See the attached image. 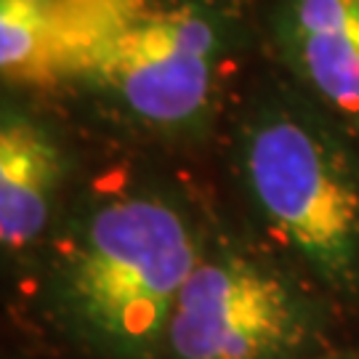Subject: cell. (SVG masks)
<instances>
[{"instance_id":"6da1fadb","label":"cell","mask_w":359,"mask_h":359,"mask_svg":"<svg viewBox=\"0 0 359 359\" xmlns=\"http://www.w3.org/2000/svg\"><path fill=\"white\" fill-rule=\"evenodd\" d=\"M99 144L83 189L13 283L8 306L62 359H160L203 253L216 184L168 154Z\"/></svg>"},{"instance_id":"7a4b0ae2","label":"cell","mask_w":359,"mask_h":359,"mask_svg":"<svg viewBox=\"0 0 359 359\" xmlns=\"http://www.w3.org/2000/svg\"><path fill=\"white\" fill-rule=\"evenodd\" d=\"M261 53L256 0H65L43 93L96 142L203 165Z\"/></svg>"},{"instance_id":"3957f363","label":"cell","mask_w":359,"mask_h":359,"mask_svg":"<svg viewBox=\"0 0 359 359\" xmlns=\"http://www.w3.org/2000/svg\"><path fill=\"white\" fill-rule=\"evenodd\" d=\"M231 210L359 325V147L261 53L210 154Z\"/></svg>"},{"instance_id":"277c9868","label":"cell","mask_w":359,"mask_h":359,"mask_svg":"<svg viewBox=\"0 0 359 359\" xmlns=\"http://www.w3.org/2000/svg\"><path fill=\"white\" fill-rule=\"evenodd\" d=\"M354 327L333 295L218 194L160 359H314L357 341Z\"/></svg>"},{"instance_id":"5b68a950","label":"cell","mask_w":359,"mask_h":359,"mask_svg":"<svg viewBox=\"0 0 359 359\" xmlns=\"http://www.w3.org/2000/svg\"><path fill=\"white\" fill-rule=\"evenodd\" d=\"M99 144L48 93L3 88L0 261L13 283L35 261L88 179Z\"/></svg>"},{"instance_id":"8992f818","label":"cell","mask_w":359,"mask_h":359,"mask_svg":"<svg viewBox=\"0 0 359 359\" xmlns=\"http://www.w3.org/2000/svg\"><path fill=\"white\" fill-rule=\"evenodd\" d=\"M264 53L359 147V0H256Z\"/></svg>"},{"instance_id":"52a82bcc","label":"cell","mask_w":359,"mask_h":359,"mask_svg":"<svg viewBox=\"0 0 359 359\" xmlns=\"http://www.w3.org/2000/svg\"><path fill=\"white\" fill-rule=\"evenodd\" d=\"M62 16L65 0H0L3 88H46Z\"/></svg>"},{"instance_id":"ba28073f","label":"cell","mask_w":359,"mask_h":359,"mask_svg":"<svg viewBox=\"0 0 359 359\" xmlns=\"http://www.w3.org/2000/svg\"><path fill=\"white\" fill-rule=\"evenodd\" d=\"M314 359H359V338L357 341H351V344H344V346L333 348V351H327V354H322V357H314Z\"/></svg>"}]
</instances>
